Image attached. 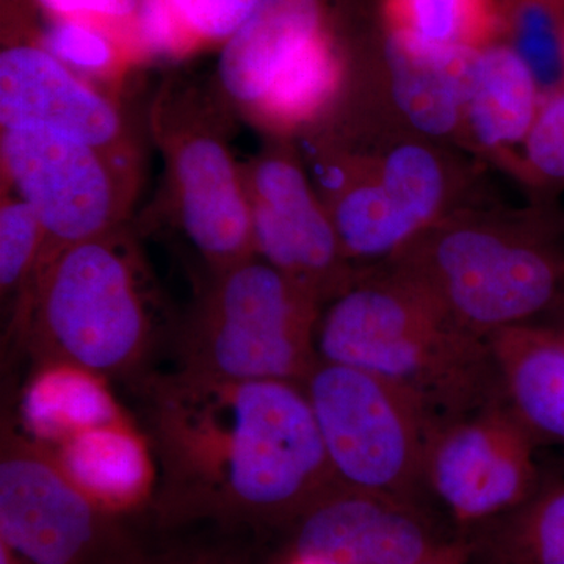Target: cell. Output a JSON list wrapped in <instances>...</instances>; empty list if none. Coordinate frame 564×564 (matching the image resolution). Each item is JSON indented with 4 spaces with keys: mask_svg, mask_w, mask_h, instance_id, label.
<instances>
[{
    "mask_svg": "<svg viewBox=\"0 0 564 564\" xmlns=\"http://www.w3.org/2000/svg\"><path fill=\"white\" fill-rule=\"evenodd\" d=\"M135 380L166 522L293 524L339 485L302 383L181 369Z\"/></svg>",
    "mask_w": 564,
    "mask_h": 564,
    "instance_id": "1",
    "label": "cell"
},
{
    "mask_svg": "<svg viewBox=\"0 0 564 564\" xmlns=\"http://www.w3.org/2000/svg\"><path fill=\"white\" fill-rule=\"evenodd\" d=\"M315 351L388 381L432 423L505 399L491 343L451 317L399 272L348 282L318 317Z\"/></svg>",
    "mask_w": 564,
    "mask_h": 564,
    "instance_id": "2",
    "label": "cell"
},
{
    "mask_svg": "<svg viewBox=\"0 0 564 564\" xmlns=\"http://www.w3.org/2000/svg\"><path fill=\"white\" fill-rule=\"evenodd\" d=\"M14 321L36 364H74L106 378H139L158 337L147 267L120 229L44 252Z\"/></svg>",
    "mask_w": 564,
    "mask_h": 564,
    "instance_id": "3",
    "label": "cell"
},
{
    "mask_svg": "<svg viewBox=\"0 0 564 564\" xmlns=\"http://www.w3.org/2000/svg\"><path fill=\"white\" fill-rule=\"evenodd\" d=\"M318 304L317 295L258 256L217 272L177 336L180 369L303 383L317 361Z\"/></svg>",
    "mask_w": 564,
    "mask_h": 564,
    "instance_id": "4",
    "label": "cell"
},
{
    "mask_svg": "<svg viewBox=\"0 0 564 564\" xmlns=\"http://www.w3.org/2000/svg\"><path fill=\"white\" fill-rule=\"evenodd\" d=\"M393 270L484 339L529 326L555 303L564 281V263L551 251L478 226L415 239L397 256Z\"/></svg>",
    "mask_w": 564,
    "mask_h": 564,
    "instance_id": "5",
    "label": "cell"
},
{
    "mask_svg": "<svg viewBox=\"0 0 564 564\" xmlns=\"http://www.w3.org/2000/svg\"><path fill=\"white\" fill-rule=\"evenodd\" d=\"M302 384L337 484L417 503L433 432L419 404L372 373L318 358Z\"/></svg>",
    "mask_w": 564,
    "mask_h": 564,
    "instance_id": "6",
    "label": "cell"
},
{
    "mask_svg": "<svg viewBox=\"0 0 564 564\" xmlns=\"http://www.w3.org/2000/svg\"><path fill=\"white\" fill-rule=\"evenodd\" d=\"M154 107L155 139L169 170L174 215L215 273L256 258L250 204L242 170L206 99L169 85Z\"/></svg>",
    "mask_w": 564,
    "mask_h": 564,
    "instance_id": "7",
    "label": "cell"
},
{
    "mask_svg": "<svg viewBox=\"0 0 564 564\" xmlns=\"http://www.w3.org/2000/svg\"><path fill=\"white\" fill-rule=\"evenodd\" d=\"M536 434L507 400L441 423L426 444L423 486L464 534L521 507L541 480Z\"/></svg>",
    "mask_w": 564,
    "mask_h": 564,
    "instance_id": "8",
    "label": "cell"
},
{
    "mask_svg": "<svg viewBox=\"0 0 564 564\" xmlns=\"http://www.w3.org/2000/svg\"><path fill=\"white\" fill-rule=\"evenodd\" d=\"M121 162L50 129H2V165L46 231L43 254L120 229L129 204Z\"/></svg>",
    "mask_w": 564,
    "mask_h": 564,
    "instance_id": "9",
    "label": "cell"
},
{
    "mask_svg": "<svg viewBox=\"0 0 564 564\" xmlns=\"http://www.w3.org/2000/svg\"><path fill=\"white\" fill-rule=\"evenodd\" d=\"M111 516L69 480L46 445L3 423L0 543L28 564H90L117 544Z\"/></svg>",
    "mask_w": 564,
    "mask_h": 564,
    "instance_id": "10",
    "label": "cell"
},
{
    "mask_svg": "<svg viewBox=\"0 0 564 564\" xmlns=\"http://www.w3.org/2000/svg\"><path fill=\"white\" fill-rule=\"evenodd\" d=\"M250 204L256 256L317 295H337L350 282L339 236L300 166L263 154L240 166Z\"/></svg>",
    "mask_w": 564,
    "mask_h": 564,
    "instance_id": "11",
    "label": "cell"
},
{
    "mask_svg": "<svg viewBox=\"0 0 564 564\" xmlns=\"http://www.w3.org/2000/svg\"><path fill=\"white\" fill-rule=\"evenodd\" d=\"M293 524L289 554L307 564H417L443 543L419 503L340 485Z\"/></svg>",
    "mask_w": 564,
    "mask_h": 564,
    "instance_id": "12",
    "label": "cell"
},
{
    "mask_svg": "<svg viewBox=\"0 0 564 564\" xmlns=\"http://www.w3.org/2000/svg\"><path fill=\"white\" fill-rule=\"evenodd\" d=\"M0 124L2 129H50L126 158L124 128L118 111L40 47L2 51Z\"/></svg>",
    "mask_w": 564,
    "mask_h": 564,
    "instance_id": "13",
    "label": "cell"
},
{
    "mask_svg": "<svg viewBox=\"0 0 564 564\" xmlns=\"http://www.w3.org/2000/svg\"><path fill=\"white\" fill-rule=\"evenodd\" d=\"M478 51L429 43L393 31L386 46L392 93L406 120L426 135L443 137L466 115L467 93Z\"/></svg>",
    "mask_w": 564,
    "mask_h": 564,
    "instance_id": "14",
    "label": "cell"
},
{
    "mask_svg": "<svg viewBox=\"0 0 564 564\" xmlns=\"http://www.w3.org/2000/svg\"><path fill=\"white\" fill-rule=\"evenodd\" d=\"M321 33L318 0H261L223 47L218 63L223 91L254 110L278 69Z\"/></svg>",
    "mask_w": 564,
    "mask_h": 564,
    "instance_id": "15",
    "label": "cell"
},
{
    "mask_svg": "<svg viewBox=\"0 0 564 564\" xmlns=\"http://www.w3.org/2000/svg\"><path fill=\"white\" fill-rule=\"evenodd\" d=\"M82 492L107 513L143 503L158 485V466L148 440L128 422L106 423L47 447Z\"/></svg>",
    "mask_w": 564,
    "mask_h": 564,
    "instance_id": "16",
    "label": "cell"
},
{
    "mask_svg": "<svg viewBox=\"0 0 564 564\" xmlns=\"http://www.w3.org/2000/svg\"><path fill=\"white\" fill-rule=\"evenodd\" d=\"M507 403L538 440L564 445V339L552 326L489 337Z\"/></svg>",
    "mask_w": 564,
    "mask_h": 564,
    "instance_id": "17",
    "label": "cell"
},
{
    "mask_svg": "<svg viewBox=\"0 0 564 564\" xmlns=\"http://www.w3.org/2000/svg\"><path fill=\"white\" fill-rule=\"evenodd\" d=\"M20 414L28 436L46 447L126 419L106 377L68 362L39 364L22 393Z\"/></svg>",
    "mask_w": 564,
    "mask_h": 564,
    "instance_id": "18",
    "label": "cell"
},
{
    "mask_svg": "<svg viewBox=\"0 0 564 564\" xmlns=\"http://www.w3.org/2000/svg\"><path fill=\"white\" fill-rule=\"evenodd\" d=\"M541 102L532 73L510 46L478 51L464 121L484 147L525 141Z\"/></svg>",
    "mask_w": 564,
    "mask_h": 564,
    "instance_id": "19",
    "label": "cell"
},
{
    "mask_svg": "<svg viewBox=\"0 0 564 564\" xmlns=\"http://www.w3.org/2000/svg\"><path fill=\"white\" fill-rule=\"evenodd\" d=\"M466 536L481 564H564V473L541 475L525 503Z\"/></svg>",
    "mask_w": 564,
    "mask_h": 564,
    "instance_id": "20",
    "label": "cell"
},
{
    "mask_svg": "<svg viewBox=\"0 0 564 564\" xmlns=\"http://www.w3.org/2000/svg\"><path fill=\"white\" fill-rule=\"evenodd\" d=\"M329 217L348 259L397 258L422 232L380 180L347 188Z\"/></svg>",
    "mask_w": 564,
    "mask_h": 564,
    "instance_id": "21",
    "label": "cell"
},
{
    "mask_svg": "<svg viewBox=\"0 0 564 564\" xmlns=\"http://www.w3.org/2000/svg\"><path fill=\"white\" fill-rule=\"evenodd\" d=\"M337 82L339 63L321 33L278 69L254 111L272 124L310 120L332 98Z\"/></svg>",
    "mask_w": 564,
    "mask_h": 564,
    "instance_id": "22",
    "label": "cell"
},
{
    "mask_svg": "<svg viewBox=\"0 0 564 564\" xmlns=\"http://www.w3.org/2000/svg\"><path fill=\"white\" fill-rule=\"evenodd\" d=\"M511 50L525 63L541 101L564 88V0H521L511 22Z\"/></svg>",
    "mask_w": 564,
    "mask_h": 564,
    "instance_id": "23",
    "label": "cell"
},
{
    "mask_svg": "<svg viewBox=\"0 0 564 564\" xmlns=\"http://www.w3.org/2000/svg\"><path fill=\"white\" fill-rule=\"evenodd\" d=\"M393 31L429 43L478 50L488 31V0H393Z\"/></svg>",
    "mask_w": 564,
    "mask_h": 564,
    "instance_id": "24",
    "label": "cell"
},
{
    "mask_svg": "<svg viewBox=\"0 0 564 564\" xmlns=\"http://www.w3.org/2000/svg\"><path fill=\"white\" fill-rule=\"evenodd\" d=\"M380 182L423 229L444 199V173L434 154L419 144H403L389 152Z\"/></svg>",
    "mask_w": 564,
    "mask_h": 564,
    "instance_id": "25",
    "label": "cell"
},
{
    "mask_svg": "<svg viewBox=\"0 0 564 564\" xmlns=\"http://www.w3.org/2000/svg\"><path fill=\"white\" fill-rule=\"evenodd\" d=\"M40 218L21 198L3 202L0 210V289L2 299H22L46 247Z\"/></svg>",
    "mask_w": 564,
    "mask_h": 564,
    "instance_id": "26",
    "label": "cell"
},
{
    "mask_svg": "<svg viewBox=\"0 0 564 564\" xmlns=\"http://www.w3.org/2000/svg\"><path fill=\"white\" fill-rule=\"evenodd\" d=\"M185 36L231 39L261 0H166Z\"/></svg>",
    "mask_w": 564,
    "mask_h": 564,
    "instance_id": "27",
    "label": "cell"
},
{
    "mask_svg": "<svg viewBox=\"0 0 564 564\" xmlns=\"http://www.w3.org/2000/svg\"><path fill=\"white\" fill-rule=\"evenodd\" d=\"M527 158L538 173L564 180V88L541 102L525 139Z\"/></svg>",
    "mask_w": 564,
    "mask_h": 564,
    "instance_id": "28",
    "label": "cell"
},
{
    "mask_svg": "<svg viewBox=\"0 0 564 564\" xmlns=\"http://www.w3.org/2000/svg\"><path fill=\"white\" fill-rule=\"evenodd\" d=\"M46 47L62 63L79 69H102L111 61V46L106 36L79 21L55 24L47 33Z\"/></svg>",
    "mask_w": 564,
    "mask_h": 564,
    "instance_id": "29",
    "label": "cell"
},
{
    "mask_svg": "<svg viewBox=\"0 0 564 564\" xmlns=\"http://www.w3.org/2000/svg\"><path fill=\"white\" fill-rule=\"evenodd\" d=\"M139 14L141 33L148 46L161 52L181 50L187 36L166 0H140Z\"/></svg>",
    "mask_w": 564,
    "mask_h": 564,
    "instance_id": "30",
    "label": "cell"
},
{
    "mask_svg": "<svg viewBox=\"0 0 564 564\" xmlns=\"http://www.w3.org/2000/svg\"><path fill=\"white\" fill-rule=\"evenodd\" d=\"M44 9L66 18L124 20L139 11L140 0H40Z\"/></svg>",
    "mask_w": 564,
    "mask_h": 564,
    "instance_id": "31",
    "label": "cell"
},
{
    "mask_svg": "<svg viewBox=\"0 0 564 564\" xmlns=\"http://www.w3.org/2000/svg\"><path fill=\"white\" fill-rule=\"evenodd\" d=\"M113 562L110 564H232L228 560L220 558L215 555H182V556H163V558H148L133 554L128 549H120V544L115 545Z\"/></svg>",
    "mask_w": 564,
    "mask_h": 564,
    "instance_id": "32",
    "label": "cell"
},
{
    "mask_svg": "<svg viewBox=\"0 0 564 564\" xmlns=\"http://www.w3.org/2000/svg\"><path fill=\"white\" fill-rule=\"evenodd\" d=\"M417 564H474L473 545L466 534L443 541Z\"/></svg>",
    "mask_w": 564,
    "mask_h": 564,
    "instance_id": "33",
    "label": "cell"
},
{
    "mask_svg": "<svg viewBox=\"0 0 564 564\" xmlns=\"http://www.w3.org/2000/svg\"><path fill=\"white\" fill-rule=\"evenodd\" d=\"M0 564H28L20 556L14 555L13 552L7 547L6 544L0 543Z\"/></svg>",
    "mask_w": 564,
    "mask_h": 564,
    "instance_id": "34",
    "label": "cell"
},
{
    "mask_svg": "<svg viewBox=\"0 0 564 564\" xmlns=\"http://www.w3.org/2000/svg\"><path fill=\"white\" fill-rule=\"evenodd\" d=\"M281 564H307V563L302 562V560L296 558V556L288 554V555H285V558L282 560Z\"/></svg>",
    "mask_w": 564,
    "mask_h": 564,
    "instance_id": "35",
    "label": "cell"
},
{
    "mask_svg": "<svg viewBox=\"0 0 564 564\" xmlns=\"http://www.w3.org/2000/svg\"><path fill=\"white\" fill-rule=\"evenodd\" d=\"M552 328H555L556 332H558L560 336L564 339V325L563 326H552Z\"/></svg>",
    "mask_w": 564,
    "mask_h": 564,
    "instance_id": "36",
    "label": "cell"
}]
</instances>
